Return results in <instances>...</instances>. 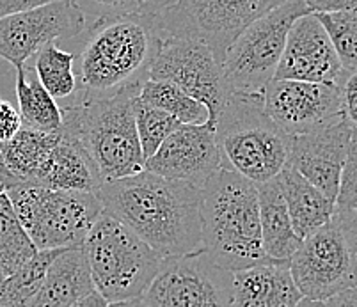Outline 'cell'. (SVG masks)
<instances>
[{"label": "cell", "mask_w": 357, "mask_h": 307, "mask_svg": "<svg viewBox=\"0 0 357 307\" xmlns=\"http://www.w3.org/2000/svg\"><path fill=\"white\" fill-rule=\"evenodd\" d=\"M288 0H178L158 16L164 36L203 41L222 66L229 45L249 24Z\"/></svg>", "instance_id": "obj_10"}, {"label": "cell", "mask_w": 357, "mask_h": 307, "mask_svg": "<svg viewBox=\"0 0 357 307\" xmlns=\"http://www.w3.org/2000/svg\"><path fill=\"white\" fill-rule=\"evenodd\" d=\"M297 307H324V302L322 300H313V299H306V297H303L301 302L297 304Z\"/></svg>", "instance_id": "obj_42"}, {"label": "cell", "mask_w": 357, "mask_h": 307, "mask_svg": "<svg viewBox=\"0 0 357 307\" xmlns=\"http://www.w3.org/2000/svg\"><path fill=\"white\" fill-rule=\"evenodd\" d=\"M347 71L317 15L310 13L297 18L288 31L274 79L342 86Z\"/></svg>", "instance_id": "obj_16"}, {"label": "cell", "mask_w": 357, "mask_h": 307, "mask_svg": "<svg viewBox=\"0 0 357 307\" xmlns=\"http://www.w3.org/2000/svg\"><path fill=\"white\" fill-rule=\"evenodd\" d=\"M256 190L263 251L272 261H290L303 238L298 237L291 226V219L275 178L265 183H258Z\"/></svg>", "instance_id": "obj_22"}, {"label": "cell", "mask_w": 357, "mask_h": 307, "mask_svg": "<svg viewBox=\"0 0 357 307\" xmlns=\"http://www.w3.org/2000/svg\"><path fill=\"white\" fill-rule=\"evenodd\" d=\"M61 251L63 249H43V251L36 252L34 256L20 270H16L13 276L6 277L2 281V284H0V295L24 306L25 300L31 299L40 290L45 277H47L52 261L57 258Z\"/></svg>", "instance_id": "obj_28"}, {"label": "cell", "mask_w": 357, "mask_h": 307, "mask_svg": "<svg viewBox=\"0 0 357 307\" xmlns=\"http://www.w3.org/2000/svg\"><path fill=\"white\" fill-rule=\"evenodd\" d=\"M324 307H357V283L324 300Z\"/></svg>", "instance_id": "obj_37"}, {"label": "cell", "mask_w": 357, "mask_h": 307, "mask_svg": "<svg viewBox=\"0 0 357 307\" xmlns=\"http://www.w3.org/2000/svg\"><path fill=\"white\" fill-rule=\"evenodd\" d=\"M4 279H6V277L2 276V272H0V284H2V281H4Z\"/></svg>", "instance_id": "obj_45"}, {"label": "cell", "mask_w": 357, "mask_h": 307, "mask_svg": "<svg viewBox=\"0 0 357 307\" xmlns=\"http://www.w3.org/2000/svg\"><path fill=\"white\" fill-rule=\"evenodd\" d=\"M142 86L114 95L79 96L63 111L61 130L79 142L102 182H114L144 171L135 128V102Z\"/></svg>", "instance_id": "obj_4"}, {"label": "cell", "mask_w": 357, "mask_h": 307, "mask_svg": "<svg viewBox=\"0 0 357 307\" xmlns=\"http://www.w3.org/2000/svg\"><path fill=\"white\" fill-rule=\"evenodd\" d=\"M91 24L103 18L142 15L141 0H73Z\"/></svg>", "instance_id": "obj_32"}, {"label": "cell", "mask_w": 357, "mask_h": 307, "mask_svg": "<svg viewBox=\"0 0 357 307\" xmlns=\"http://www.w3.org/2000/svg\"><path fill=\"white\" fill-rule=\"evenodd\" d=\"M107 307H144L141 299H135V300H126V302H114V304H109Z\"/></svg>", "instance_id": "obj_41"}, {"label": "cell", "mask_w": 357, "mask_h": 307, "mask_svg": "<svg viewBox=\"0 0 357 307\" xmlns=\"http://www.w3.org/2000/svg\"><path fill=\"white\" fill-rule=\"evenodd\" d=\"M82 249L95 290L109 304L141 299L164 261L132 229L105 212L91 226Z\"/></svg>", "instance_id": "obj_6"}, {"label": "cell", "mask_w": 357, "mask_h": 307, "mask_svg": "<svg viewBox=\"0 0 357 307\" xmlns=\"http://www.w3.org/2000/svg\"><path fill=\"white\" fill-rule=\"evenodd\" d=\"M180 125L181 123L171 114L137 98L135 102V128H137L139 144H141L144 160H148Z\"/></svg>", "instance_id": "obj_29"}, {"label": "cell", "mask_w": 357, "mask_h": 307, "mask_svg": "<svg viewBox=\"0 0 357 307\" xmlns=\"http://www.w3.org/2000/svg\"><path fill=\"white\" fill-rule=\"evenodd\" d=\"M201 249L235 274L272 261L263 251L256 185L220 169L201 189Z\"/></svg>", "instance_id": "obj_3"}, {"label": "cell", "mask_w": 357, "mask_h": 307, "mask_svg": "<svg viewBox=\"0 0 357 307\" xmlns=\"http://www.w3.org/2000/svg\"><path fill=\"white\" fill-rule=\"evenodd\" d=\"M87 27L86 16L73 0H61L31 11L0 18V59L24 68L43 47L73 40Z\"/></svg>", "instance_id": "obj_13"}, {"label": "cell", "mask_w": 357, "mask_h": 307, "mask_svg": "<svg viewBox=\"0 0 357 307\" xmlns=\"http://www.w3.org/2000/svg\"><path fill=\"white\" fill-rule=\"evenodd\" d=\"M75 56L63 50L55 43L47 45L34 56L36 79L50 93L54 100L70 98L77 91V75H75Z\"/></svg>", "instance_id": "obj_27"}, {"label": "cell", "mask_w": 357, "mask_h": 307, "mask_svg": "<svg viewBox=\"0 0 357 307\" xmlns=\"http://www.w3.org/2000/svg\"><path fill=\"white\" fill-rule=\"evenodd\" d=\"M352 125L345 116L329 125L291 137L288 164L311 185L336 203L340 176L349 150Z\"/></svg>", "instance_id": "obj_17"}, {"label": "cell", "mask_w": 357, "mask_h": 307, "mask_svg": "<svg viewBox=\"0 0 357 307\" xmlns=\"http://www.w3.org/2000/svg\"><path fill=\"white\" fill-rule=\"evenodd\" d=\"M0 100H2V98H0Z\"/></svg>", "instance_id": "obj_46"}, {"label": "cell", "mask_w": 357, "mask_h": 307, "mask_svg": "<svg viewBox=\"0 0 357 307\" xmlns=\"http://www.w3.org/2000/svg\"><path fill=\"white\" fill-rule=\"evenodd\" d=\"M144 169L165 180L185 182L203 189L222 169V158L212 123L180 125L148 160Z\"/></svg>", "instance_id": "obj_15"}, {"label": "cell", "mask_w": 357, "mask_h": 307, "mask_svg": "<svg viewBox=\"0 0 357 307\" xmlns=\"http://www.w3.org/2000/svg\"><path fill=\"white\" fill-rule=\"evenodd\" d=\"M24 128L20 112L9 102L0 100V142H8Z\"/></svg>", "instance_id": "obj_33"}, {"label": "cell", "mask_w": 357, "mask_h": 307, "mask_svg": "<svg viewBox=\"0 0 357 307\" xmlns=\"http://www.w3.org/2000/svg\"><path fill=\"white\" fill-rule=\"evenodd\" d=\"M86 29L77 95H114L126 87L142 86L149 79L165 38L157 15L103 18Z\"/></svg>", "instance_id": "obj_2"}, {"label": "cell", "mask_w": 357, "mask_h": 307, "mask_svg": "<svg viewBox=\"0 0 357 307\" xmlns=\"http://www.w3.org/2000/svg\"><path fill=\"white\" fill-rule=\"evenodd\" d=\"M215 141L222 169L255 185L274 180L287 167L291 148V135L265 111L263 93H228L215 119Z\"/></svg>", "instance_id": "obj_5"}, {"label": "cell", "mask_w": 357, "mask_h": 307, "mask_svg": "<svg viewBox=\"0 0 357 307\" xmlns=\"http://www.w3.org/2000/svg\"><path fill=\"white\" fill-rule=\"evenodd\" d=\"M231 279L201 249L164 258L141 300L144 307H231Z\"/></svg>", "instance_id": "obj_11"}, {"label": "cell", "mask_w": 357, "mask_h": 307, "mask_svg": "<svg viewBox=\"0 0 357 307\" xmlns=\"http://www.w3.org/2000/svg\"><path fill=\"white\" fill-rule=\"evenodd\" d=\"M311 13L356 11L357 0H304Z\"/></svg>", "instance_id": "obj_35"}, {"label": "cell", "mask_w": 357, "mask_h": 307, "mask_svg": "<svg viewBox=\"0 0 357 307\" xmlns=\"http://www.w3.org/2000/svg\"><path fill=\"white\" fill-rule=\"evenodd\" d=\"M16 98L25 128L43 134L61 130L63 111L29 68H16Z\"/></svg>", "instance_id": "obj_24"}, {"label": "cell", "mask_w": 357, "mask_h": 307, "mask_svg": "<svg viewBox=\"0 0 357 307\" xmlns=\"http://www.w3.org/2000/svg\"><path fill=\"white\" fill-rule=\"evenodd\" d=\"M275 182L287 205L291 226L301 238H306L333 219L336 203L290 166L275 176Z\"/></svg>", "instance_id": "obj_20"}, {"label": "cell", "mask_w": 357, "mask_h": 307, "mask_svg": "<svg viewBox=\"0 0 357 307\" xmlns=\"http://www.w3.org/2000/svg\"><path fill=\"white\" fill-rule=\"evenodd\" d=\"M265 111L288 135H303L343 116L342 86L275 80L263 89Z\"/></svg>", "instance_id": "obj_14"}, {"label": "cell", "mask_w": 357, "mask_h": 307, "mask_svg": "<svg viewBox=\"0 0 357 307\" xmlns=\"http://www.w3.org/2000/svg\"><path fill=\"white\" fill-rule=\"evenodd\" d=\"M149 79L164 80L203 103L208 123L215 126L217 114L228 96L222 66L203 41L165 36L160 52L149 70Z\"/></svg>", "instance_id": "obj_12"}, {"label": "cell", "mask_w": 357, "mask_h": 307, "mask_svg": "<svg viewBox=\"0 0 357 307\" xmlns=\"http://www.w3.org/2000/svg\"><path fill=\"white\" fill-rule=\"evenodd\" d=\"M118 219L164 258L201 251V189L141 171L105 182L96 192Z\"/></svg>", "instance_id": "obj_1"}, {"label": "cell", "mask_w": 357, "mask_h": 307, "mask_svg": "<svg viewBox=\"0 0 357 307\" xmlns=\"http://www.w3.org/2000/svg\"><path fill=\"white\" fill-rule=\"evenodd\" d=\"M36 252H38V247L31 240L22 222L18 221L8 194L0 192V272L2 276H13Z\"/></svg>", "instance_id": "obj_25"}, {"label": "cell", "mask_w": 357, "mask_h": 307, "mask_svg": "<svg viewBox=\"0 0 357 307\" xmlns=\"http://www.w3.org/2000/svg\"><path fill=\"white\" fill-rule=\"evenodd\" d=\"M343 116L350 125L357 126V70L349 71L342 84Z\"/></svg>", "instance_id": "obj_34"}, {"label": "cell", "mask_w": 357, "mask_h": 307, "mask_svg": "<svg viewBox=\"0 0 357 307\" xmlns=\"http://www.w3.org/2000/svg\"><path fill=\"white\" fill-rule=\"evenodd\" d=\"M322 22L343 70H357V9L345 13H314Z\"/></svg>", "instance_id": "obj_30"}, {"label": "cell", "mask_w": 357, "mask_h": 307, "mask_svg": "<svg viewBox=\"0 0 357 307\" xmlns=\"http://www.w3.org/2000/svg\"><path fill=\"white\" fill-rule=\"evenodd\" d=\"M93 292L96 290L82 245L68 247L52 261L41 288L22 307H71Z\"/></svg>", "instance_id": "obj_19"}, {"label": "cell", "mask_w": 357, "mask_h": 307, "mask_svg": "<svg viewBox=\"0 0 357 307\" xmlns=\"http://www.w3.org/2000/svg\"><path fill=\"white\" fill-rule=\"evenodd\" d=\"M310 13L304 0H288L243 29L222 59L228 91L263 93L274 79L291 24Z\"/></svg>", "instance_id": "obj_9"}, {"label": "cell", "mask_w": 357, "mask_h": 307, "mask_svg": "<svg viewBox=\"0 0 357 307\" xmlns=\"http://www.w3.org/2000/svg\"><path fill=\"white\" fill-rule=\"evenodd\" d=\"M303 297L327 300L357 283L356 217L334 212L333 219L303 238L288 261Z\"/></svg>", "instance_id": "obj_8"}, {"label": "cell", "mask_w": 357, "mask_h": 307, "mask_svg": "<svg viewBox=\"0 0 357 307\" xmlns=\"http://www.w3.org/2000/svg\"><path fill=\"white\" fill-rule=\"evenodd\" d=\"M54 2H61V0H0V18L16 15V13L31 11V9L41 8V6L54 4Z\"/></svg>", "instance_id": "obj_36"}, {"label": "cell", "mask_w": 357, "mask_h": 307, "mask_svg": "<svg viewBox=\"0 0 357 307\" xmlns=\"http://www.w3.org/2000/svg\"><path fill=\"white\" fill-rule=\"evenodd\" d=\"M6 194L38 251L79 247L103 212L102 201L93 192L18 182Z\"/></svg>", "instance_id": "obj_7"}, {"label": "cell", "mask_w": 357, "mask_h": 307, "mask_svg": "<svg viewBox=\"0 0 357 307\" xmlns=\"http://www.w3.org/2000/svg\"><path fill=\"white\" fill-rule=\"evenodd\" d=\"M38 185L55 190L96 194L103 182L79 142L61 130L59 142L52 151Z\"/></svg>", "instance_id": "obj_21"}, {"label": "cell", "mask_w": 357, "mask_h": 307, "mask_svg": "<svg viewBox=\"0 0 357 307\" xmlns=\"http://www.w3.org/2000/svg\"><path fill=\"white\" fill-rule=\"evenodd\" d=\"M178 0H141L144 15H162L164 11L173 8Z\"/></svg>", "instance_id": "obj_38"}, {"label": "cell", "mask_w": 357, "mask_h": 307, "mask_svg": "<svg viewBox=\"0 0 357 307\" xmlns=\"http://www.w3.org/2000/svg\"><path fill=\"white\" fill-rule=\"evenodd\" d=\"M107 306H109V302H107L98 292H93L91 295L84 297L82 300H79V302L73 304L71 307H107Z\"/></svg>", "instance_id": "obj_39"}, {"label": "cell", "mask_w": 357, "mask_h": 307, "mask_svg": "<svg viewBox=\"0 0 357 307\" xmlns=\"http://www.w3.org/2000/svg\"><path fill=\"white\" fill-rule=\"evenodd\" d=\"M61 139V130L43 134L31 128H22L18 134L8 142H0L2 158L9 174L16 182L36 183L47 166L52 151Z\"/></svg>", "instance_id": "obj_23"}, {"label": "cell", "mask_w": 357, "mask_h": 307, "mask_svg": "<svg viewBox=\"0 0 357 307\" xmlns=\"http://www.w3.org/2000/svg\"><path fill=\"white\" fill-rule=\"evenodd\" d=\"M301 299L288 261H268L233 274L231 307H297Z\"/></svg>", "instance_id": "obj_18"}, {"label": "cell", "mask_w": 357, "mask_h": 307, "mask_svg": "<svg viewBox=\"0 0 357 307\" xmlns=\"http://www.w3.org/2000/svg\"><path fill=\"white\" fill-rule=\"evenodd\" d=\"M139 100L167 112L181 125H201L208 121V111L203 103L164 80H146L139 91Z\"/></svg>", "instance_id": "obj_26"}, {"label": "cell", "mask_w": 357, "mask_h": 307, "mask_svg": "<svg viewBox=\"0 0 357 307\" xmlns=\"http://www.w3.org/2000/svg\"><path fill=\"white\" fill-rule=\"evenodd\" d=\"M356 245H357V217H356Z\"/></svg>", "instance_id": "obj_44"}, {"label": "cell", "mask_w": 357, "mask_h": 307, "mask_svg": "<svg viewBox=\"0 0 357 307\" xmlns=\"http://www.w3.org/2000/svg\"><path fill=\"white\" fill-rule=\"evenodd\" d=\"M15 183L18 182L9 174L8 167H6L4 164V158H2V148H0V192H6V190L11 185H15Z\"/></svg>", "instance_id": "obj_40"}, {"label": "cell", "mask_w": 357, "mask_h": 307, "mask_svg": "<svg viewBox=\"0 0 357 307\" xmlns=\"http://www.w3.org/2000/svg\"><path fill=\"white\" fill-rule=\"evenodd\" d=\"M334 212L357 217V126H352V134H350Z\"/></svg>", "instance_id": "obj_31"}, {"label": "cell", "mask_w": 357, "mask_h": 307, "mask_svg": "<svg viewBox=\"0 0 357 307\" xmlns=\"http://www.w3.org/2000/svg\"><path fill=\"white\" fill-rule=\"evenodd\" d=\"M0 307H22V306L20 304L13 302V300H9V299H6V297L0 295Z\"/></svg>", "instance_id": "obj_43"}]
</instances>
